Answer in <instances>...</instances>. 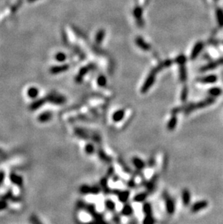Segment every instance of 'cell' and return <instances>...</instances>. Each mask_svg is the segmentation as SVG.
I'll use <instances>...</instances> for the list:
<instances>
[{
    "label": "cell",
    "instance_id": "6da1fadb",
    "mask_svg": "<svg viewBox=\"0 0 223 224\" xmlns=\"http://www.w3.org/2000/svg\"><path fill=\"white\" fill-rule=\"evenodd\" d=\"M214 102H215V99H214V97H208V98L205 99V100L201 101V102H198V103L188 104V105L183 106V107L174 108L172 110V112L173 115H175L177 113H178V112H181L182 110H183L185 112V113L188 114V113H190V112H193V111L198 110V109H201V108H204V107H208V106L214 104Z\"/></svg>",
    "mask_w": 223,
    "mask_h": 224
},
{
    "label": "cell",
    "instance_id": "7a4b0ae2",
    "mask_svg": "<svg viewBox=\"0 0 223 224\" xmlns=\"http://www.w3.org/2000/svg\"><path fill=\"white\" fill-rule=\"evenodd\" d=\"M78 208L80 209H84L86 210L89 214L91 215V216L94 218L96 222L98 223H104L103 216L99 213H98L95 210V207L91 204H87L84 202L80 201L78 202Z\"/></svg>",
    "mask_w": 223,
    "mask_h": 224
},
{
    "label": "cell",
    "instance_id": "3957f363",
    "mask_svg": "<svg viewBox=\"0 0 223 224\" xmlns=\"http://www.w3.org/2000/svg\"><path fill=\"white\" fill-rule=\"evenodd\" d=\"M47 102L55 105H64L66 102L67 99L64 95L58 93L56 92H51L46 96Z\"/></svg>",
    "mask_w": 223,
    "mask_h": 224
},
{
    "label": "cell",
    "instance_id": "277c9868",
    "mask_svg": "<svg viewBox=\"0 0 223 224\" xmlns=\"http://www.w3.org/2000/svg\"><path fill=\"white\" fill-rule=\"evenodd\" d=\"M157 72V71H156V70H154V71L149 75V76L147 77L146 80L145 82L143 83V86L140 89V92H141L142 94L146 93L149 89H150L152 85H153L154 81H155V76Z\"/></svg>",
    "mask_w": 223,
    "mask_h": 224
},
{
    "label": "cell",
    "instance_id": "5b68a950",
    "mask_svg": "<svg viewBox=\"0 0 223 224\" xmlns=\"http://www.w3.org/2000/svg\"><path fill=\"white\" fill-rule=\"evenodd\" d=\"M163 196H164V201H165L166 210H167V213L169 215H172L175 213V206L174 201H173V199L169 196V194L166 191L164 192Z\"/></svg>",
    "mask_w": 223,
    "mask_h": 224
},
{
    "label": "cell",
    "instance_id": "8992f818",
    "mask_svg": "<svg viewBox=\"0 0 223 224\" xmlns=\"http://www.w3.org/2000/svg\"><path fill=\"white\" fill-rule=\"evenodd\" d=\"M80 192L83 194H97L99 192L100 189L97 186H88L86 184L82 185L80 187Z\"/></svg>",
    "mask_w": 223,
    "mask_h": 224
},
{
    "label": "cell",
    "instance_id": "52a82bcc",
    "mask_svg": "<svg viewBox=\"0 0 223 224\" xmlns=\"http://www.w3.org/2000/svg\"><path fill=\"white\" fill-rule=\"evenodd\" d=\"M10 181H11L13 185L18 186L19 188H22L23 186V179L19 174L15 173H11L10 174Z\"/></svg>",
    "mask_w": 223,
    "mask_h": 224
},
{
    "label": "cell",
    "instance_id": "ba28073f",
    "mask_svg": "<svg viewBox=\"0 0 223 224\" xmlns=\"http://www.w3.org/2000/svg\"><path fill=\"white\" fill-rule=\"evenodd\" d=\"M47 102V99L46 97L44 98H39V99H36L32 103H30V105H29V110L30 111H36L39 109H40L41 107H43L46 103Z\"/></svg>",
    "mask_w": 223,
    "mask_h": 224
},
{
    "label": "cell",
    "instance_id": "9c48e42d",
    "mask_svg": "<svg viewBox=\"0 0 223 224\" xmlns=\"http://www.w3.org/2000/svg\"><path fill=\"white\" fill-rule=\"evenodd\" d=\"M70 65L68 64H63V65H54L50 68L49 69V72H50L51 74L52 75H56L59 74V73H63L65 72L69 69Z\"/></svg>",
    "mask_w": 223,
    "mask_h": 224
},
{
    "label": "cell",
    "instance_id": "30bf717a",
    "mask_svg": "<svg viewBox=\"0 0 223 224\" xmlns=\"http://www.w3.org/2000/svg\"><path fill=\"white\" fill-rule=\"evenodd\" d=\"M53 118V113L52 112L49 110H46L44 112H42L41 114L39 115L37 119L38 121L42 124H45V123L49 122Z\"/></svg>",
    "mask_w": 223,
    "mask_h": 224
},
{
    "label": "cell",
    "instance_id": "8fae6325",
    "mask_svg": "<svg viewBox=\"0 0 223 224\" xmlns=\"http://www.w3.org/2000/svg\"><path fill=\"white\" fill-rule=\"evenodd\" d=\"M207 206H208V202L207 200H201L197 202L192 205L191 210L192 213H197L200 210L204 209Z\"/></svg>",
    "mask_w": 223,
    "mask_h": 224
},
{
    "label": "cell",
    "instance_id": "7c38bea8",
    "mask_svg": "<svg viewBox=\"0 0 223 224\" xmlns=\"http://www.w3.org/2000/svg\"><path fill=\"white\" fill-rule=\"evenodd\" d=\"M223 64V58L222 59H219L218 60L214 61V62H212L211 63H209L208 65H207L204 66L201 68V71H210V70H213L214 68H216L218 66L221 65Z\"/></svg>",
    "mask_w": 223,
    "mask_h": 224
},
{
    "label": "cell",
    "instance_id": "4fadbf2b",
    "mask_svg": "<svg viewBox=\"0 0 223 224\" xmlns=\"http://www.w3.org/2000/svg\"><path fill=\"white\" fill-rule=\"evenodd\" d=\"M114 193H116L117 195L118 196V199L121 202H126L128 200L130 196V191H114Z\"/></svg>",
    "mask_w": 223,
    "mask_h": 224
},
{
    "label": "cell",
    "instance_id": "5bb4252c",
    "mask_svg": "<svg viewBox=\"0 0 223 224\" xmlns=\"http://www.w3.org/2000/svg\"><path fill=\"white\" fill-rule=\"evenodd\" d=\"M27 95L31 100H36L39 95V89L36 86H31L27 90Z\"/></svg>",
    "mask_w": 223,
    "mask_h": 224
},
{
    "label": "cell",
    "instance_id": "9a60e30c",
    "mask_svg": "<svg viewBox=\"0 0 223 224\" xmlns=\"http://www.w3.org/2000/svg\"><path fill=\"white\" fill-rule=\"evenodd\" d=\"M182 200L185 206H188L191 202V194L188 189H184L182 191Z\"/></svg>",
    "mask_w": 223,
    "mask_h": 224
},
{
    "label": "cell",
    "instance_id": "2e32d148",
    "mask_svg": "<svg viewBox=\"0 0 223 224\" xmlns=\"http://www.w3.org/2000/svg\"><path fill=\"white\" fill-rule=\"evenodd\" d=\"M217 81V77L215 75H209V76L202 77L198 79V81L203 83H214Z\"/></svg>",
    "mask_w": 223,
    "mask_h": 224
},
{
    "label": "cell",
    "instance_id": "e0dca14e",
    "mask_svg": "<svg viewBox=\"0 0 223 224\" xmlns=\"http://www.w3.org/2000/svg\"><path fill=\"white\" fill-rule=\"evenodd\" d=\"M75 134L78 137L83 138V139H88V138H91L90 135L88 134L86 131L83 129H80V128H76L75 129Z\"/></svg>",
    "mask_w": 223,
    "mask_h": 224
},
{
    "label": "cell",
    "instance_id": "ac0fdd59",
    "mask_svg": "<svg viewBox=\"0 0 223 224\" xmlns=\"http://www.w3.org/2000/svg\"><path fill=\"white\" fill-rule=\"evenodd\" d=\"M90 70H91L90 66L81 68L79 71V74H78V76H76V78H75V81H76L77 83H80V82L83 81V78L84 77V76H85V75L86 74V73H88Z\"/></svg>",
    "mask_w": 223,
    "mask_h": 224
},
{
    "label": "cell",
    "instance_id": "d6986e66",
    "mask_svg": "<svg viewBox=\"0 0 223 224\" xmlns=\"http://www.w3.org/2000/svg\"><path fill=\"white\" fill-rule=\"evenodd\" d=\"M125 117V111L123 110H119L114 112L112 115V120L114 122H120Z\"/></svg>",
    "mask_w": 223,
    "mask_h": 224
},
{
    "label": "cell",
    "instance_id": "ffe728a7",
    "mask_svg": "<svg viewBox=\"0 0 223 224\" xmlns=\"http://www.w3.org/2000/svg\"><path fill=\"white\" fill-rule=\"evenodd\" d=\"M132 161H133V165H135V167L138 170H141L145 167V162L142 160H140V158H138V157H133Z\"/></svg>",
    "mask_w": 223,
    "mask_h": 224
},
{
    "label": "cell",
    "instance_id": "44dd1931",
    "mask_svg": "<svg viewBox=\"0 0 223 224\" xmlns=\"http://www.w3.org/2000/svg\"><path fill=\"white\" fill-rule=\"evenodd\" d=\"M177 123H178V118H177V117L175 115H173L172 118L169 119V121L167 123V129L169 131H172V130L175 129V128L176 127Z\"/></svg>",
    "mask_w": 223,
    "mask_h": 224
},
{
    "label": "cell",
    "instance_id": "7402d4cb",
    "mask_svg": "<svg viewBox=\"0 0 223 224\" xmlns=\"http://www.w3.org/2000/svg\"><path fill=\"white\" fill-rule=\"evenodd\" d=\"M222 92V89H221L220 88H219V87H213V88L210 89L209 90V95L210 97H214V98H215V97H219V95H221Z\"/></svg>",
    "mask_w": 223,
    "mask_h": 224
},
{
    "label": "cell",
    "instance_id": "603a6c76",
    "mask_svg": "<svg viewBox=\"0 0 223 224\" xmlns=\"http://www.w3.org/2000/svg\"><path fill=\"white\" fill-rule=\"evenodd\" d=\"M147 196H148V194L146 192L139 193L133 197V201L136 202H142L146 200Z\"/></svg>",
    "mask_w": 223,
    "mask_h": 224
},
{
    "label": "cell",
    "instance_id": "cb8c5ba5",
    "mask_svg": "<svg viewBox=\"0 0 223 224\" xmlns=\"http://www.w3.org/2000/svg\"><path fill=\"white\" fill-rule=\"evenodd\" d=\"M133 208H132L131 205H125L121 211L122 214H123V215H126V216H129V215H131L132 214H133Z\"/></svg>",
    "mask_w": 223,
    "mask_h": 224
},
{
    "label": "cell",
    "instance_id": "d4e9b609",
    "mask_svg": "<svg viewBox=\"0 0 223 224\" xmlns=\"http://www.w3.org/2000/svg\"><path fill=\"white\" fill-rule=\"evenodd\" d=\"M202 47H203V44H202L201 43H198L195 45V47H194V49H193V52H192V54H191L192 59H194V58L197 57V55H198V54L200 53L201 51Z\"/></svg>",
    "mask_w": 223,
    "mask_h": 224
},
{
    "label": "cell",
    "instance_id": "484cf974",
    "mask_svg": "<svg viewBox=\"0 0 223 224\" xmlns=\"http://www.w3.org/2000/svg\"><path fill=\"white\" fill-rule=\"evenodd\" d=\"M108 183H107V178H103V179H101L100 181V185L101 187H102V190L104 191L105 193H109L110 191V189H109V186H108Z\"/></svg>",
    "mask_w": 223,
    "mask_h": 224
},
{
    "label": "cell",
    "instance_id": "4316f807",
    "mask_svg": "<svg viewBox=\"0 0 223 224\" xmlns=\"http://www.w3.org/2000/svg\"><path fill=\"white\" fill-rule=\"evenodd\" d=\"M143 211L146 215H152V208L150 203L146 202L143 206Z\"/></svg>",
    "mask_w": 223,
    "mask_h": 224
},
{
    "label": "cell",
    "instance_id": "83f0119b",
    "mask_svg": "<svg viewBox=\"0 0 223 224\" xmlns=\"http://www.w3.org/2000/svg\"><path fill=\"white\" fill-rule=\"evenodd\" d=\"M98 155H99V157H100V159H102V160H104V161L107 162H111L110 157H109V156H107L102 149H99V150H98Z\"/></svg>",
    "mask_w": 223,
    "mask_h": 224
},
{
    "label": "cell",
    "instance_id": "f1b7e54d",
    "mask_svg": "<svg viewBox=\"0 0 223 224\" xmlns=\"http://www.w3.org/2000/svg\"><path fill=\"white\" fill-rule=\"evenodd\" d=\"M104 205H105L106 208H107V210H110V211H114V210H115V203L112 200H111V199H107V200H105Z\"/></svg>",
    "mask_w": 223,
    "mask_h": 224
},
{
    "label": "cell",
    "instance_id": "f546056e",
    "mask_svg": "<svg viewBox=\"0 0 223 224\" xmlns=\"http://www.w3.org/2000/svg\"><path fill=\"white\" fill-rule=\"evenodd\" d=\"M157 176L155 175L151 179L150 181H149L148 183L146 184V187L148 188L149 190H153L154 186L156 185V183H157Z\"/></svg>",
    "mask_w": 223,
    "mask_h": 224
},
{
    "label": "cell",
    "instance_id": "4dcf8cb0",
    "mask_svg": "<svg viewBox=\"0 0 223 224\" xmlns=\"http://www.w3.org/2000/svg\"><path fill=\"white\" fill-rule=\"evenodd\" d=\"M67 59V55L63 52H58L55 55V60L59 63H62Z\"/></svg>",
    "mask_w": 223,
    "mask_h": 224
},
{
    "label": "cell",
    "instance_id": "1f68e13d",
    "mask_svg": "<svg viewBox=\"0 0 223 224\" xmlns=\"http://www.w3.org/2000/svg\"><path fill=\"white\" fill-rule=\"evenodd\" d=\"M188 87L184 86L183 89H182L181 92V100L183 102H186L187 100V97H188Z\"/></svg>",
    "mask_w": 223,
    "mask_h": 224
},
{
    "label": "cell",
    "instance_id": "d6a6232c",
    "mask_svg": "<svg viewBox=\"0 0 223 224\" xmlns=\"http://www.w3.org/2000/svg\"><path fill=\"white\" fill-rule=\"evenodd\" d=\"M217 18L219 25L220 26H223V11L221 10H218L217 11Z\"/></svg>",
    "mask_w": 223,
    "mask_h": 224
},
{
    "label": "cell",
    "instance_id": "836d02e7",
    "mask_svg": "<svg viewBox=\"0 0 223 224\" xmlns=\"http://www.w3.org/2000/svg\"><path fill=\"white\" fill-rule=\"evenodd\" d=\"M8 202L7 199H3V198H1L0 199V211H3V210H6L7 208H8Z\"/></svg>",
    "mask_w": 223,
    "mask_h": 224
},
{
    "label": "cell",
    "instance_id": "e575fe53",
    "mask_svg": "<svg viewBox=\"0 0 223 224\" xmlns=\"http://www.w3.org/2000/svg\"><path fill=\"white\" fill-rule=\"evenodd\" d=\"M94 150H95V148H94V146L92 144H88L85 145V152L88 154V155H91V154H93L94 153Z\"/></svg>",
    "mask_w": 223,
    "mask_h": 224
},
{
    "label": "cell",
    "instance_id": "d590c367",
    "mask_svg": "<svg viewBox=\"0 0 223 224\" xmlns=\"http://www.w3.org/2000/svg\"><path fill=\"white\" fill-rule=\"evenodd\" d=\"M97 83L101 87L105 86L106 84H107V79H106V78L104 76H100L97 79Z\"/></svg>",
    "mask_w": 223,
    "mask_h": 224
},
{
    "label": "cell",
    "instance_id": "8d00e7d4",
    "mask_svg": "<svg viewBox=\"0 0 223 224\" xmlns=\"http://www.w3.org/2000/svg\"><path fill=\"white\" fill-rule=\"evenodd\" d=\"M186 71L183 66L181 68V71H180V79L181 81L184 82L186 80Z\"/></svg>",
    "mask_w": 223,
    "mask_h": 224
},
{
    "label": "cell",
    "instance_id": "74e56055",
    "mask_svg": "<svg viewBox=\"0 0 223 224\" xmlns=\"http://www.w3.org/2000/svg\"><path fill=\"white\" fill-rule=\"evenodd\" d=\"M143 223H146V224L154 223V220L153 217H152V215H146V217H145V218H144Z\"/></svg>",
    "mask_w": 223,
    "mask_h": 224
},
{
    "label": "cell",
    "instance_id": "f35d334b",
    "mask_svg": "<svg viewBox=\"0 0 223 224\" xmlns=\"http://www.w3.org/2000/svg\"><path fill=\"white\" fill-rule=\"evenodd\" d=\"M30 221L32 223H42V222L40 220H39V218H38L37 216H36V215H31V217H30Z\"/></svg>",
    "mask_w": 223,
    "mask_h": 224
},
{
    "label": "cell",
    "instance_id": "ab89813d",
    "mask_svg": "<svg viewBox=\"0 0 223 224\" xmlns=\"http://www.w3.org/2000/svg\"><path fill=\"white\" fill-rule=\"evenodd\" d=\"M5 179V173L4 170H0V187L2 186Z\"/></svg>",
    "mask_w": 223,
    "mask_h": 224
},
{
    "label": "cell",
    "instance_id": "60d3db41",
    "mask_svg": "<svg viewBox=\"0 0 223 224\" xmlns=\"http://www.w3.org/2000/svg\"><path fill=\"white\" fill-rule=\"evenodd\" d=\"M113 173H114V168H113L112 167H109V168L108 169L107 173V178H109V177L111 176Z\"/></svg>",
    "mask_w": 223,
    "mask_h": 224
},
{
    "label": "cell",
    "instance_id": "b9f144b4",
    "mask_svg": "<svg viewBox=\"0 0 223 224\" xmlns=\"http://www.w3.org/2000/svg\"><path fill=\"white\" fill-rule=\"evenodd\" d=\"M185 61H186V59L184 57H180L178 58V63H179L180 64H183Z\"/></svg>",
    "mask_w": 223,
    "mask_h": 224
},
{
    "label": "cell",
    "instance_id": "7bdbcfd3",
    "mask_svg": "<svg viewBox=\"0 0 223 224\" xmlns=\"http://www.w3.org/2000/svg\"><path fill=\"white\" fill-rule=\"evenodd\" d=\"M135 182L133 180H130L129 181H128V186H130V187H133V186H135Z\"/></svg>",
    "mask_w": 223,
    "mask_h": 224
},
{
    "label": "cell",
    "instance_id": "ee69618b",
    "mask_svg": "<svg viewBox=\"0 0 223 224\" xmlns=\"http://www.w3.org/2000/svg\"><path fill=\"white\" fill-rule=\"evenodd\" d=\"M114 220H115L116 222H120V217H119V215H115V216L114 217Z\"/></svg>",
    "mask_w": 223,
    "mask_h": 224
},
{
    "label": "cell",
    "instance_id": "f6af8a7d",
    "mask_svg": "<svg viewBox=\"0 0 223 224\" xmlns=\"http://www.w3.org/2000/svg\"><path fill=\"white\" fill-rule=\"evenodd\" d=\"M4 155V152L3 151V150H1V149L0 148V157L3 156Z\"/></svg>",
    "mask_w": 223,
    "mask_h": 224
},
{
    "label": "cell",
    "instance_id": "bcb514c9",
    "mask_svg": "<svg viewBox=\"0 0 223 224\" xmlns=\"http://www.w3.org/2000/svg\"><path fill=\"white\" fill-rule=\"evenodd\" d=\"M28 1H36V0H28Z\"/></svg>",
    "mask_w": 223,
    "mask_h": 224
}]
</instances>
